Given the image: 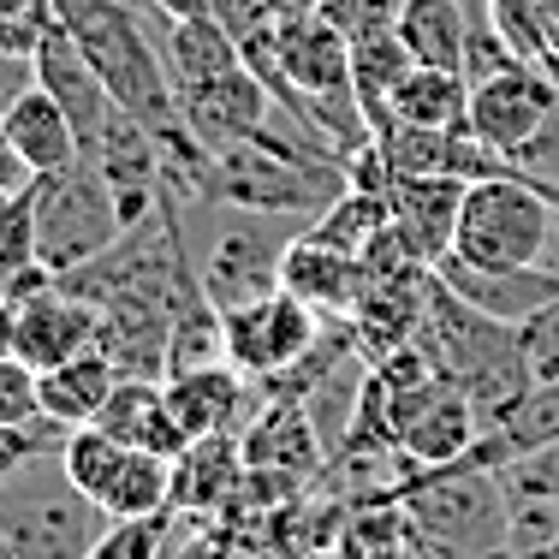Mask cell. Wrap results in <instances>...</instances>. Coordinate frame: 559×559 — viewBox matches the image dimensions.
<instances>
[{"label":"cell","instance_id":"cell-28","mask_svg":"<svg viewBox=\"0 0 559 559\" xmlns=\"http://www.w3.org/2000/svg\"><path fill=\"white\" fill-rule=\"evenodd\" d=\"M0 423L12 429H43V369L24 364L19 352L0 357Z\"/></svg>","mask_w":559,"mask_h":559},{"label":"cell","instance_id":"cell-37","mask_svg":"<svg viewBox=\"0 0 559 559\" xmlns=\"http://www.w3.org/2000/svg\"><path fill=\"white\" fill-rule=\"evenodd\" d=\"M24 84H36V66H31V60H12V55H0V114H7V102L19 96Z\"/></svg>","mask_w":559,"mask_h":559},{"label":"cell","instance_id":"cell-34","mask_svg":"<svg viewBox=\"0 0 559 559\" xmlns=\"http://www.w3.org/2000/svg\"><path fill=\"white\" fill-rule=\"evenodd\" d=\"M209 19H215L233 43H245V36L269 31V24L280 19V7L274 0H209Z\"/></svg>","mask_w":559,"mask_h":559},{"label":"cell","instance_id":"cell-9","mask_svg":"<svg viewBox=\"0 0 559 559\" xmlns=\"http://www.w3.org/2000/svg\"><path fill=\"white\" fill-rule=\"evenodd\" d=\"M464 185L459 173H417V179H393L388 185V209H393V233L405 238V250L435 269L452 250L459 233V209H464Z\"/></svg>","mask_w":559,"mask_h":559},{"label":"cell","instance_id":"cell-42","mask_svg":"<svg viewBox=\"0 0 559 559\" xmlns=\"http://www.w3.org/2000/svg\"><path fill=\"white\" fill-rule=\"evenodd\" d=\"M542 559H559V542H554V548H548V554H542Z\"/></svg>","mask_w":559,"mask_h":559},{"label":"cell","instance_id":"cell-19","mask_svg":"<svg viewBox=\"0 0 559 559\" xmlns=\"http://www.w3.org/2000/svg\"><path fill=\"white\" fill-rule=\"evenodd\" d=\"M245 441L238 435H203L173 459V512H215L233 500L245 476Z\"/></svg>","mask_w":559,"mask_h":559},{"label":"cell","instance_id":"cell-2","mask_svg":"<svg viewBox=\"0 0 559 559\" xmlns=\"http://www.w3.org/2000/svg\"><path fill=\"white\" fill-rule=\"evenodd\" d=\"M108 530V506L66 476L60 447L0 476V542L12 548V559H90Z\"/></svg>","mask_w":559,"mask_h":559},{"label":"cell","instance_id":"cell-38","mask_svg":"<svg viewBox=\"0 0 559 559\" xmlns=\"http://www.w3.org/2000/svg\"><path fill=\"white\" fill-rule=\"evenodd\" d=\"M12 340H19V304H12V292H0V357L12 352Z\"/></svg>","mask_w":559,"mask_h":559},{"label":"cell","instance_id":"cell-36","mask_svg":"<svg viewBox=\"0 0 559 559\" xmlns=\"http://www.w3.org/2000/svg\"><path fill=\"white\" fill-rule=\"evenodd\" d=\"M31 185H36V173H31V162L19 155V143H12L7 119H0V191L19 197V191H31Z\"/></svg>","mask_w":559,"mask_h":559},{"label":"cell","instance_id":"cell-35","mask_svg":"<svg viewBox=\"0 0 559 559\" xmlns=\"http://www.w3.org/2000/svg\"><path fill=\"white\" fill-rule=\"evenodd\" d=\"M60 441H66V429H55V423H43V429H12V423H0V476H12L36 452H55Z\"/></svg>","mask_w":559,"mask_h":559},{"label":"cell","instance_id":"cell-21","mask_svg":"<svg viewBox=\"0 0 559 559\" xmlns=\"http://www.w3.org/2000/svg\"><path fill=\"white\" fill-rule=\"evenodd\" d=\"M162 60H167V78H173V96L203 78H221L233 66H245L238 43L221 31L209 12H191V19H167L162 12Z\"/></svg>","mask_w":559,"mask_h":559},{"label":"cell","instance_id":"cell-23","mask_svg":"<svg viewBox=\"0 0 559 559\" xmlns=\"http://www.w3.org/2000/svg\"><path fill=\"white\" fill-rule=\"evenodd\" d=\"M102 506H108L114 524L119 518H162V512H173V459L131 447L126 459H119L114 483L102 488Z\"/></svg>","mask_w":559,"mask_h":559},{"label":"cell","instance_id":"cell-18","mask_svg":"<svg viewBox=\"0 0 559 559\" xmlns=\"http://www.w3.org/2000/svg\"><path fill=\"white\" fill-rule=\"evenodd\" d=\"M7 131H12V143H19V155L31 162V173L43 179V173H60V167H72L78 155H84V143H78V131H72V119H66V108L55 96H48L43 84H24L19 96L7 102Z\"/></svg>","mask_w":559,"mask_h":559},{"label":"cell","instance_id":"cell-14","mask_svg":"<svg viewBox=\"0 0 559 559\" xmlns=\"http://www.w3.org/2000/svg\"><path fill=\"white\" fill-rule=\"evenodd\" d=\"M250 388L257 381L233 364H203V369H185V376H167V399L191 441H203V435H238Z\"/></svg>","mask_w":559,"mask_h":559},{"label":"cell","instance_id":"cell-24","mask_svg":"<svg viewBox=\"0 0 559 559\" xmlns=\"http://www.w3.org/2000/svg\"><path fill=\"white\" fill-rule=\"evenodd\" d=\"M399 36L417 55V66L464 72V0H405Z\"/></svg>","mask_w":559,"mask_h":559},{"label":"cell","instance_id":"cell-6","mask_svg":"<svg viewBox=\"0 0 559 559\" xmlns=\"http://www.w3.org/2000/svg\"><path fill=\"white\" fill-rule=\"evenodd\" d=\"M221 322H226V364L245 369L250 381H274V376H286L292 364L310 357V345L322 340L328 316L280 286V292H262V298H250V304L221 310Z\"/></svg>","mask_w":559,"mask_h":559},{"label":"cell","instance_id":"cell-29","mask_svg":"<svg viewBox=\"0 0 559 559\" xmlns=\"http://www.w3.org/2000/svg\"><path fill=\"white\" fill-rule=\"evenodd\" d=\"M500 488L512 506H524V500H554L559 506V435L542 441L536 452H524V459L500 464Z\"/></svg>","mask_w":559,"mask_h":559},{"label":"cell","instance_id":"cell-15","mask_svg":"<svg viewBox=\"0 0 559 559\" xmlns=\"http://www.w3.org/2000/svg\"><path fill=\"white\" fill-rule=\"evenodd\" d=\"M357 280H364V262H357L352 250H340V245H322L310 226L292 238L286 262H280V286H286L292 298H304L310 310H322V316H352Z\"/></svg>","mask_w":559,"mask_h":559},{"label":"cell","instance_id":"cell-13","mask_svg":"<svg viewBox=\"0 0 559 559\" xmlns=\"http://www.w3.org/2000/svg\"><path fill=\"white\" fill-rule=\"evenodd\" d=\"M476 435H483V423H476V399L459 388V381L441 376V388H435V399L417 411V423L405 429V441H399V452H405L411 476L423 471H447V464H464L476 447Z\"/></svg>","mask_w":559,"mask_h":559},{"label":"cell","instance_id":"cell-4","mask_svg":"<svg viewBox=\"0 0 559 559\" xmlns=\"http://www.w3.org/2000/svg\"><path fill=\"white\" fill-rule=\"evenodd\" d=\"M411 524L429 542H441L459 559H495L512 542V500L500 488V471L488 464H447V471H423L399 488Z\"/></svg>","mask_w":559,"mask_h":559},{"label":"cell","instance_id":"cell-5","mask_svg":"<svg viewBox=\"0 0 559 559\" xmlns=\"http://www.w3.org/2000/svg\"><path fill=\"white\" fill-rule=\"evenodd\" d=\"M31 233H36V262L55 280L84 269V262H96L126 233L114 185L102 179V167L90 155H78L72 167L43 173L31 185Z\"/></svg>","mask_w":559,"mask_h":559},{"label":"cell","instance_id":"cell-39","mask_svg":"<svg viewBox=\"0 0 559 559\" xmlns=\"http://www.w3.org/2000/svg\"><path fill=\"white\" fill-rule=\"evenodd\" d=\"M143 7L167 12V19H191V12H209V0H143Z\"/></svg>","mask_w":559,"mask_h":559},{"label":"cell","instance_id":"cell-41","mask_svg":"<svg viewBox=\"0 0 559 559\" xmlns=\"http://www.w3.org/2000/svg\"><path fill=\"white\" fill-rule=\"evenodd\" d=\"M298 559H345V554H340V548H334V542H328V548H304V554H298Z\"/></svg>","mask_w":559,"mask_h":559},{"label":"cell","instance_id":"cell-12","mask_svg":"<svg viewBox=\"0 0 559 559\" xmlns=\"http://www.w3.org/2000/svg\"><path fill=\"white\" fill-rule=\"evenodd\" d=\"M435 274H441L464 304H476L483 316L512 322V328L524 322V316H536L542 304L559 292L554 269H483V262H464V257H452V250L435 262Z\"/></svg>","mask_w":559,"mask_h":559},{"label":"cell","instance_id":"cell-30","mask_svg":"<svg viewBox=\"0 0 559 559\" xmlns=\"http://www.w3.org/2000/svg\"><path fill=\"white\" fill-rule=\"evenodd\" d=\"M518 357H524L530 381H548V388H559V292L542 304L536 316H524V322H518Z\"/></svg>","mask_w":559,"mask_h":559},{"label":"cell","instance_id":"cell-27","mask_svg":"<svg viewBox=\"0 0 559 559\" xmlns=\"http://www.w3.org/2000/svg\"><path fill=\"white\" fill-rule=\"evenodd\" d=\"M31 269H43L36 262V233H31V191H19V197L0 191V292Z\"/></svg>","mask_w":559,"mask_h":559},{"label":"cell","instance_id":"cell-3","mask_svg":"<svg viewBox=\"0 0 559 559\" xmlns=\"http://www.w3.org/2000/svg\"><path fill=\"white\" fill-rule=\"evenodd\" d=\"M452 257L483 269H554L559 274V203L518 173L464 185Z\"/></svg>","mask_w":559,"mask_h":559},{"label":"cell","instance_id":"cell-20","mask_svg":"<svg viewBox=\"0 0 559 559\" xmlns=\"http://www.w3.org/2000/svg\"><path fill=\"white\" fill-rule=\"evenodd\" d=\"M114 381H119V369L102 345L66 357V364H48L43 369V417L55 423V429H84V423L102 417Z\"/></svg>","mask_w":559,"mask_h":559},{"label":"cell","instance_id":"cell-25","mask_svg":"<svg viewBox=\"0 0 559 559\" xmlns=\"http://www.w3.org/2000/svg\"><path fill=\"white\" fill-rule=\"evenodd\" d=\"M411 66H417V55L405 48L399 24L393 31H369V36L352 43V84H357V102H364V114H369V131H376V114L388 108L393 84L411 72Z\"/></svg>","mask_w":559,"mask_h":559},{"label":"cell","instance_id":"cell-40","mask_svg":"<svg viewBox=\"0 0 559 559\" xmlns=\"http://www.w3.org/2000/svg\"><path fill=\"white\" fill-rule=\"evenodd\" d=\"M280 19H298V12H322V0H274Z\"/></svg>","mask_w":559,"mask_h":559},{"label":"cell","instance_id":"cell-1","mask_svg":"<svg viewBox=\"0 0 559 559\" xmlns=\"http://www.w3.org/2000/svg\"><path fill=\"white\" fill-rule=\"evenodd\" d=\"M304 226H310L304 215H262V209H238V203H221V197L179 203L185 250H191V269L215 310L280 292V262H286L292 238Z\"/></svg>","mask_w":559,"mask_h":559},{"label":"cell","instance_id":"cell-31","mask_svg":"<svg viewBox=\"0 0 559 559\" xmlns=\"http://www.w3.org/2000/svg\"><path fill=\"white\" fill-rule=\"evenodd\" d=\"M55 24V0H0V55L36 60V48Z\"/></svg>","mask_w":559,"mask_h":559},{"label":"cell","instance_id":"cell-22","mask_svg":"<svg viewBox=\"0 0 559 559\" xmlns=\"http://www.w3.org/2000/svg\"><path fill=\"white\" fill-rule=\"evenodd\" d=\"M411 542H417V524H411L399 495H369V500L345 506L340 530H334V548L345 559H405Z\"/></svg>","mask_w":559,"mask_h":559},{"label":"cell","instance_id":"cell-10","mask_svg":"<svg viewBox=\"0 0 559 559\" xmlns=\"http://www.w3.org/2000/svg\"><path fill=\"white\" fill-rule=\"evenodd\" d=\"M36 84L48 90V96L66 108V119H72L78 143H96V131L108 126V114L119 108V102L108 96V84H102V72L90 66V55L72 43V31L66 24H55V31L43 36V48H36Z\"/></svg>","mask_w":559,"mask_h":559},{"label":"cell","instance_id":"cell-7","mask_svg":"<svg viewBox=\"0 0 559 559\" xmlns=\"http://www.w3.org/2000/svg\"><path fill=\"white\" fill-rule=\"evenodd\" d=\"M554 119H559L554 72H542V66H530V60H512L506 72L471 84V126L464 131H476L488 150L512 155V150H524L536 131H548Z\"/></svg>","mask_w":559,"mask_h":559},{"label":"cell","instance_id":"cell-16","mask_svg":"<svg viewBox=\"0 0 559 559\" xmlns=\"http://www.w3.org/2000/svg\"><path fill=\"white\" fill-rule=\"evenodd\" d=\"M245 464L250 471H274V476H310L316 464H328V447L316 435L304 399H274L262 411V423H250L245 435Z\"/></svg>","mask_w":559,"mask_h":559},{"label":"cell","instance_id":"cell-26","mask_svg":"<svg viewBox=\"0 0 559 559\" xmlns=\"http://www.w3.org/2000/svg\"><path fill=\"white\" fill-rule=\"evenodd\" d=\"M203 364H226V322L209 298L191 304L167 334V376H185V369H203Z\"/></svg>","mask_w":559,"mask_h":559},{"label":"cell","instance_id":"cell-17","mask_svg":"<svg viewBox=\"0 0 559 559\" xmlns=\"http://www.w3.org/2000/svg\"><path fill=\"white\" fill-rule=\"evenodd\" d=\"M381 126H429V131H464L471 126V84L464 72H447V66H411L393 84L388 108L376 114Z\"/></svg>","mask_w":559,"mask_h":559},{"label":"cell","instance_id":"cell-8","mask_svg":"<svg viewBox=\"0 0 559 559\" xmlns=\"http://www.w3.org/2000/svg\"><path fill=\"white\" fill-rule=\"evenodd\" d=\"M179 119L209 155L233 150V143H250L262 126L274 119V96L250 66H233L221 78H203V84L179 90Z\"/></svg>","mask_w":559,"mask_h":559},{"label":"cell","instance_id":"cell-11","mask_svg":"<svg viewBox=\"0 0 559 559\" xmlns=\"http://www.w3.org/2000/svg\"><path fill=\"white\" fill-rule=\"evenodd\" d=\"M96 429H108L114 441H126V447L162 452V459H179V452L191 447V435H185L162 376H119L108 405H102V417H96Z\"/></svg>","mask_w":559,"mask_h":559},{"label":"cell","instance_id":"cell-43","mask_svg":"<svg viewBox=\"0 0 559 559\" xmlns=\"http://www.w3.org/2000/svg\"><path fill=\"white\" fill-rule=\"evenodd\" d=\"M0 559H12V548H7V542H0Z\"/></svg>","mask_w":559,"mask_h":559},{"label":"cell","instance_id":"cell-32","mask_svg":"<svg viewBox=\"0 0 559 559\" xmlns=\"http://www.w3.org/2000/svg\"><path fill=\"white\" fill-rule=\"evenodd\" d=\"M167 518H119L108 536L96 542V554L90 559H162V542H167Z\"/></svg>","mask_w":559,"mask_h":559},{"label":"cell","instance_id":"cell-33","mask_svg":"<svg viewBox=\"0 0 559 559\" xmlns=\"http://www.w3.org/2000/svg\"><path fill=\"white\" fill-rule=\"evenodd\" d=\"M405 0H322V19H334L345 36H369V31H393Z\"/></svg>","mask_w":559,"mask_h":559}]
</instances>
